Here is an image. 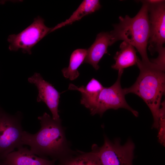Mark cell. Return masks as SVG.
Returning <instances> with one entry per match:
<instances>
[{"label": "cell", "instance_id": "6da1fadb", "mask_svg": "<svg viewBox=\"0 0 165 165\" xmlns=\"http://www.w3.org/2000/svg\"><path fill=\"white\" fill-rule=\"evenodd\" d=\"M38 118L40 129L34 134L24 130L22 145L29 146L31 151L40 157L49 156L62 161L68 148L61 120H55L46 112Z\"/></svg>", "mask_w": 165, "mask_h": 165}, {"label": "cell", "instance_id": "7a4b0ae2", "mask_svg": "<svg viewBox=\"0 0 165 165\" xmlns=\"http://www.w3.org/2000/svg\"><path fill=\"white\" fill-rule=\"evenodd\" d=\"M140 1L142 2V7L135 16H120L119 23L113 25L114 29L110 32L111 44L120 40L127 42L136 49L144 64L154 67L148 58L147 51L150 35L148 4L146 0Z\"/></svg>", "mask_w": 165, "mask_h": 165}, {"label": "cell", "instance_id": "3957f363", "mask_svg": "<svg viewBox=\"0 0 165 165\" xmlns=\"http://www.w3.org/2000/svg\"><path fill=\"white\" fill-rule=\"evenodd\" d=\"M136 64L140 70L139 75L133 85L123 90L125 94L133 93L144 100L153 116L152 127L158 129L159 111L165 93V73L155 67L146 65L138 57Z\"/></svg>", "mask_w": 165, "mask_h": 165}, {"label": "cell", "instance_id": "277c9868", "mask_svg": "<svg viewBox=\"0 0 165 165\" xmlns=\"http://www.w3.org/2000/svg\"><path fill=\"white\" fill-rule=\"evenodd\" d=\"M22 118L20 112L11 115L0 106V161L15 148L23 146Z\"/></svg>", "mask_w": 165, "mask_h": 165}, {"label": "cell", "instance_id": "5b68a950", "mask_svg": "<svg viewBox=\"0 0 165 165\" xmlns=\"http://www.w3.org/2000/svg\"><path fill=\"white\" fill-rule=\"evenodd\" d=\"M135 147L130 139L122 145L119 138L112 141L105 136L103 145L99 147L94 145L92 149L97 153L102 165H133Z\"/></svg>", "mask_w": 165, "mask_h": 165}, {"label": "cell", "instance_id": "8992f818", "mask_svg": "<svg viewBox=\"0 0 165 165\" xmlns=\"http://www.w3.org/2000/svg\"><path fill=\"white\" fill-rule=\"evenodd\" d=\"M123 71H118V78L115 82L108 87H104L99 93L95 103L90 111L92 115L98 114L101 116L107 110L119 108L126 109L131 112L136 117L138 113L127 103L126 95L121 86L120 79Z\"/></svg>", "mask_w": 165, "mask_h": 165}, {"label": "cell", "instance_id": "52a82bcc", "mask_svg": "<svg viewBox=\"0 0 165 165\" xmlns=\"http://www.w3.org/2000/svg\"><path fill=\"white\" fill-rule=\"evenodd\" d=\"M44 20L39 16L35 18L33 23L22 31L16 34L9 36V49L11 51L21 50L24 53L31 54L33 47L48 33L52 28L46 26Z\"/></svg>", "mask_w": 165, "mask_h": 165}, {"label": "cell", "instance_id": "ba28073f", "mask_svg": "<svg viewBox=\"0 0 165 165\" xmlns=\"http://www.w3.org/2000/svg\"><path fill=\"white\" fill-rule=\"evenodd\" d=\"M147 2L150 24L148 49L153 55L163 46L165 42V1L160 0L155 3Z\"/></svg>", "mask_w": 165, "mask_h": 165}, {"label": "cell", "instance_id": "9c48e42d", "mask_svg": "<svg viewBox=\"0 0 165 165\" xmlns=\"http://www.w3.org/2000/svg\"><path fill=\"white\" fill-rule=\"evenodd\" d=\"M28 80L37 88L38 94L37 101L43 102L46 104L52 114L53 119H60L58 110L60 93L51 84L45 80L39 73H35Z\"/></svg>", "mask_w": 165, "mask_h": 165}, {"label": "cell", "instance_id": "30bf717a", "mask_svg": "<svg viewBox=\"0 0 165 165\" xmlns=\"http://www.w3.org/2000/svg\"><path fill=\"white\" fill-rule=\"evenodd\" d=\"M55 161L38 156L22 146L8 154L2 162L5 165H56Z\"/></svg>", "mask_w": 165, "mask_h": 165}, {"label": "cell", "instance_id": "8fae6325", "mask_svg": "<svg viewBox=\"0 0 165 165\" xmlns=\"http://www.w3.org/2000/svg\"><path fill=\"white\" fill-rule=\"evenodd\" d=\"M111 45L110 32L99 33L94 42L87 50L83 63L90 64L95 70H98L99 68L98 65L99 61L105 54L108 53V47Z\"/></svg>", "mask_w": 165, "mask_h": 165}, {"label": "cell", "instance_id": "7c38bea8", "mask_svg": "<svg viewBox=\"0 0 165 165\" xmlns=\"http://www.w3.org/2000/svg\"><path fill=\"white\" fill-rule=\"evenodd\" d=\"M103 87L99 82L92 78L86 86L78 87L71 83L69 85L68 89L80 92L82 95L81 104L90 111L95 105L98 96Z\"/></svg>", "mask_w": 165, "mask_h": 165}, {"label": "cell", "instance_id": "4fadbf2b", "mask_svg": "<svg viewBox=\"0 0 165 165\" xmlns=\"http://www.w3.org/2000/svg\"><path fill=\"white\" fill-rule=\"evenodd\" d=\"M119 49L114 57L115 63L111 66L112 68L118 71H124L125 68L136 64L138 57L136 55L137 51L132 45L123 41Z\"/></svg>", "mask_w": 165, "mask_h": 165}, {"label": "cell", "instance_id": "5bb4252c", "mask_svg": "<svg viewBox=\"0 0 165 165\" xmlns=\"http://www.w3.org/2000/svg\"><path fill=\"white\" fill-rule=\"evenodd\" d=\"M101 7L99 0H83L69 18L53 28L51 32L67 25L71 24L84 16L99 10Z\"/></svg>", "mask_w": 165, "mask_h": 165}, {"label": "cell", "instance_id": "9a60e30c", "mask_svg": "<svg viewBox=\"0 0 165 165\" xmlns=\"http://www.w3.org/2000/svg\"><path fill=\"white\" fill-rule=\"evenodd\" d=\"M87 51L86 49H78L72 53L70 56L69 66L62 70L63 75L65 78L72 81L78 77L79 73L78 68L83 63Z\"/></svg>", "mask_w": 165, "mask_h": 165}, {"label": "cell", "instance_id": "2e32d148", "mask_svg": "<svg viewBox=\"0 0 165 165\" xmlns=\"http://www.w3.org/2000/svg\"><path fill=\"white\" fill-rule=\"evenodd\" d=\"M61 165H102L96 152L92 149L89 152L62 161Z\"/></svg>", "mask_w": 165, "mask_h": 165}, {"label": "cell", "instance_id": "e0dca14e", "mask_svg": "<svg viewBox=\"0 0 165 165\" xmlns=\"http://www.w3.org/2000/svg\"><path fill=\"white\" fill-rule=\"evenodd\" d=\"M158 116V138L159 142L164 146L165 144V102L161 103Z\"/></svg>", "mask_w": 165, "mask_h": 165}, {"label": "cell", "instance_id": "ac0fdd59", "mask_svg": "<svg viewBox=\"0 0 165 165\" xmlns=\"http://www.w3.org/2000/svg\"><path fill=\"white\" fill-rule=\"evenodd\" d=\"M157 52L159 54L158 57L156 58L151 60L150 61L154 64L158 69L165 72V47L163 46L160 48Z\"/></svg>", "mask_w": 165, "mask_h": 165}, {"label": "cell", "instance_id": "d6986e66", "mask_svg": "<svg viewBox=\"0 0 165 165\" xmlns=\"http://www.w3.org/2000/svg\"><path fill=\"white\" fill-rule=\"evenodd\" d=\"M0 165H5L2 161H0Z\"/></svg>", "mask_w": 165, "mask_h": 165}]
</instances>
